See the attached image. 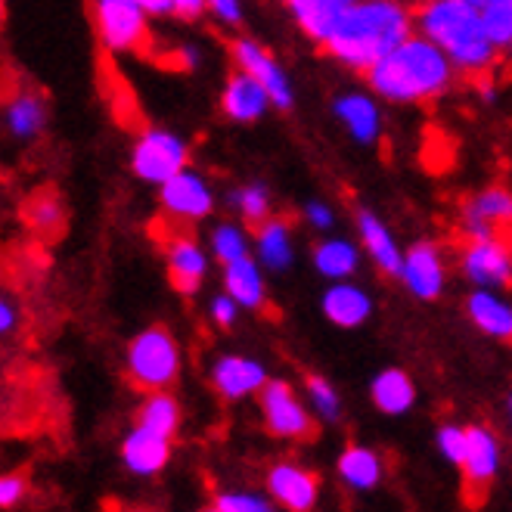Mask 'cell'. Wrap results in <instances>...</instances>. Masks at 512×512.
Listing matches in <instances>:
<instances>
[{
	"mask_svg": "<svg viewBox=\"0 0 512 512\" xmlns=\"http://www.w3.org/2000/svg\"><path fill=\"white\" fill-rule=\"evenodd\" d=\"M162 205L177 221H196L212 212V193L205 190V184L196 174L177 171L171 180L162 184Z\"/></svg>",
	"mask_w": 512,
	"mask_h": 512,
	"instance_id": "cell-11",
	"label": "cell"
},
{
	"mask_svg": "<svg viewBox=\"0 0 512 512\" xmlns=\"http://www.w3.org/2000/svg\"><path fill=\"white\" fill-rule=\"evenodd\" d=\"M360 236H364V246L370 249L373 261L385 270V274H401V255L395 249V239L388 236V230L367 212H360Z\"/></svg>",
	"mask_w": 512,
	"mask_h": 512,
	"instance_id": "cell-24",
	"label": "cell"
},
{
	"mask_svg": "<svg viewBox=\"0 0 512 512\" xmlns=\"http://www.w3.org/2000/svg\"><path fill=\"white\" fill-rule=\"evenodd\" d=\"M314 261L326 277H348L357 264V255L348 243H323Z\"/></svg>",
	"mask_w": 512,
	"mask_h": 512,
	"instance_id": "cell-32",
	"label": "cell"
},
{
	"mask_svg": "<svg viewBox=\"0 0 512 512\" xmlns=\"http://www.w3.org/2000/svg\"><path fill=\"white\" fill-rule=\"evenodd\" d=\"M44 100L38 94H28V90H22V94H16L10 100V128L16 137H35L41 134L44 128Z\"/></svg>",
	"mask_w": 512,
	"mask_h": 512,
	"instance_id": "cell-27",
	"label": "cell"
},
{
	"mask_svg": "<svg viewBox=\"0 0 512 512\" xmlns=\"http://www.w3.org/2000/svg\"><path fill=\"white\" fill-rule=\"evenodd\" d=\"M463 4H469V7H475V10H481V7L488 4V0H463Z\"/></svg>",
	"mask_w": 512,
	"mask_h": 512,
	"instance_id": "cell-45",
	"label": "cell"
},
{
	"mask_svg": "<svg viewBox=\"0 0 512 512\" xmlns=\"http://www.w3.org/2000/svg\"><path fill=\"white\" fill-rule=\"evenodd\" d=\"M357 4V0H286V7L292 10V16L298 19V25L314 41H326L329 32L336 28V22Z\"/></svg>",
	"mask_w": 512,
	"mask_h": 512,
	"instance_id": "cell-15",
	"label": "cell"
},
{
	"mask_svg": "<svg viewBox=\"0 0 512 512\" xmlns=\"http://www.w3.org/2000/svg\"><path fill=\"white\" fill-rule=\"evenodd\" d=\"M22 215H25V224L41 236H59L66 227V208L59 202V193L50 187L32 193V199L22 208Z\"/></svg>",
	"mask_w": 512,
	"mask_h": 512,
	"instance_id": "cell-20",
	"label": "cell"
},
{
	"mask_svg": "<svg viewBox=\"0 0 512 512\" xmlns=\"http://www.w3.org/2000/svg\"><path fill=\"white\" fill-rule=\"evenodd\" d=\"M339 472L354 488H373L379 481V475H382V466H379V457L373 454V450L348 447L342 454V460H339Z\"/></svg>",
	"mask_w": 512,
	"mask_h": 512,
	"instance_id": "cell-26",
	"label": "cell"
},
{
	"mask_svg": "<svg viewBox=\"0 0 512 512\" xmlns=\"http://www.w3.org/2000/svg\"><path fill=\"white\" fill-rule=\"evenodd\" d=\"M122 454H125V463L131 466V472L153 475L168 463L171 444H168V435H159V432L146 429V426H137V432L128 435Z\"/></svg>",
	"mask_w": 512,
	"mask_h": 512,
	"instance_id": "cell-16",
	"label": "cell"
},
{
	"mask_svg": "<svg viewBox=\"0 0 512 512\" xmlns=\"http://www.w3.org/2000/svg\"><path fill=\"white\" fill-rule=\"evenodd\" d=\"M239 205H243V218L249 221V227H261L267 221V193L261 187H249L239 193Z\"/></svg>",
	"mask_w": 512,
	"mask_h": 512,
	"instance_id": "cell-34",
	"label": "cell"
},
{
	"mask_svg": "<svg viewBox=\"0 0 512 512\" xmlns=\"http://www.w3.org/2000/svg\"><path fill=\"white\" fill-rule=\"evenodd\" d=\"M205 7V0H174V13L184 19H196Z\"/></svg>",
	"mask_w": 512,
	"mask_h": 512,
	"instance_id": "cell-41",
	"label": "cell"
},
{
	"mask_svg": "<svg viewBox=\"0 0 512 512\" xmlns=\"http://www.w3.org/2000/svg\"><path fill=\"white\" fill-rule=\"evenodd\" d=\"M261 410L267 429L289 438V441H311L317 435L314 423L308 419L305 407H301L292 395V388L286 382H267L261 391Z\"/></svg>",
	"mask_w": 512,
	"mask_h": 512,
	"instance_id": "cell-8",
	"label": "cell"
},
{
	"mask_svg": "<svg viewBox=\"0 0 512 512\" xmlns=\"http://www.w3.org/2000/svg\"><path fill=\"white\" fill-rule=\"evenodd\" d=\"M215 255L230 264V261H239V258H246V239L243 233H239L236 227H218L215 230Z\"/></svg>",
	"mask_w": 512,
	"mask_h": 512,
	"instance_id": "cell-33",
	"label": "cell"
},
{
	"mask_svg": "<svg viewBox=\"0 0 512 512\" xmlns=\"http://www.w3.org/2000/svg\"><path fill=\"white\" fill-rule=\"evenodd\" d=\"M146 13H156V16H165V13H174V0H140Z\"/></svg>",
	"mask_w": 512,
	"mask_h": 512,
	"instance_id": "cell-42",
	"label": "cell"
},
{
	"mask_svg": "<svg viewBox=\"0 0 512 512\" xmlns=\"http://www.w3.org/2000/svg\"><path fill=\"white\" fill-rule=\"evenodd\" d=\"M466 239H503L512 246V190L491 187L463 205Z\"/></svg>",
	"mask_w": 512,
	"mask_h": 512,
	"instance_id": "cell-6",
	"label": "cell"
},
{
	"mask_svg": "<svg viewBox=\"0 0 512 512\" xmlns=\"http://www.w3.org/2000/svg\"><path fill=\"white\" fill-rule=\"evenodd\" d=\"M323 311L336 326H357L370 314V298L354 286H336L326 292Z\"/></svg>",
	"mask_w": 512,
	"mask_h": 512,
	"instance_id": "cell-21",
	"label": "cell"
},
{
	"mask_svg": "<svg viewBox=\"0 0 512 512\" xmlns=\"http://www.w3.org/2000/svg\"><path fill=\"white\" fill-rule=\"evenodd\" d=\"M308 218H311L314 224H320V227H326L329 221H333V215H329L323 205H311V208H308Z\"/></svg>",
	"mask_w": 512,
	"mask_h": 512,
	"instance_id": "cell-43",
	"label": "cell"
},
{
	"mask_svg": "<svg viewBox=\"0 0 512 512\" xmlns=\"http://www.w3.org/2000/svg\"><path fill=\"white\" fill-rule=\"evenodd\" d=\"M308 391H311L314 404L320 407V413H323L326 419L339 416V398H336V391L329 388V382H326V379H320V376H308Z\"/></svg>",
	"mask_w": 512,
	"mask_h": 512,
	"instance_id": "cell-35",
	"label": "cell"
},
{
	"mask_svg": "<svg viewBox=\"0 0 512 512\" xmlns=\"http://www.w3.org/2000/svg\"><path fill=\"white\" fill-rule=\"evenodd\" d=\"M410 38V13L395 0H357L323 41L339 63L370 69L373 63Z\"/></svg>",
	"mask_w": 512,
	"mask_h": 512,
	"instance_id": "cell-1",
	"label": "cell"
},
{
	"mask_svg": "<svg viewBox=\"0 0 512 512\" xmlns=\"http://www.w3.org/2000/svg\"><path fill=\"white\" fill-rule=\"evenodd\" d=\"M413 385L401 370H385L376 382H373V401L379 404V410L385 413H404L413 404Z\"/></svg>",
	"mask_w": 512,
	"mask_h": 512,
	"instance_id": "cell-25",
	"label": "cell"
},
{
	"mask_svg": "<svg viewBox=\"0 0 512 512\" xmlns=\"http://www.w3.org/2000/svg\"><path fill=\"white\" fill-rule=\"evenodd\" d=\"M485 28L497 47H512V0H488L481 7Z\"/></svg>",
	"mask_w": 512,
	"mask_h": 512,
	"instance_id": "cell-31",
	"label": "cell"
},
{
	"mask_svg": "<svg viewBox=\"0 0 512 512\" xmlns=\"http://www.w3.org/2000/svg\"><path fill=\"white\" fill-rule=\"evenodd\" d=\"M416 22L426 38L450 56V63H457L460 72L469 78L491 75L497 44L488 35L481 10L463 0H429L416 10Z\"/></svg>",
	"mask_w": 512,
	"mask_h": 512,
	"instance_id": "cell-2",
	"label": "cell"
},
{
	"mask_svg": "<svg viewBox=\"0 0 512 512\" xmlns=\"http://www.w3.org/2000/svg\"><path fill=\"white\" fill-rule=\"evenodd\" d=\"M128 376L143 391H165L177 379V345L162 326L140 333L128 354Z\"/></svg>",
	"mask_w": 512,
	"mask_h": 512,
	"instance_id": "cell-4",
	"label": "cell"
},
{
	"mask_svg": "<svg viewBox=\"0 0 512 512\" xmlns=\"http://www.w3.org/2000/svg\"><path fill=\"white\" fill-rule=\"evenodd\" d=\"M258 246L270 267H286L292 258L286 221H264V227H258Z\"/></svg>",
	"mask_w": 512,
	"mask_h": 512,
	"instance_id": "cell-30",
	"label": "cell"
},
{
	"mask_svg": "<svg viewBox=\"0 0 512 512\" xmlns=\"http://www.w3.org/2000/svg\"><path fill=\"white\" fill-rule=\"evenodd\" d=\"M212 509H218V512H264L267 503L246 497V494H227V497H218Z\"/></svg>",
	"mask_w": 512,
	"mask_h": 512,
	"instance_id": "cell-37",
	"label": "cell"
},
{
	"mask_svg": "<svg viewBox=\"0 0 512 512\" xmlns=\"http://www.w3.org/2000/svg\"><path fill=\"white\" fill-rule=\"evenodd\" d=\"M177 423H180V407L174 404V398L165 395V391H153V398L140 407V426L153 429L159 435L171 438Z\"/></svg>",
	"mask_w": 512,
	"mask_h": 512,
	"instance_id": "cell-28",
	"label": "cell"
},
{
	"mask_svg": "<svg viewBox=\"0 0 512 512\" xmlns=\"http://www.w3.org/2000/svg\"><path fill=\"white\" fill-rule=\"evenodd\" d=\"M401 274L407 280V289L419 298H435L444 286V267L438 261V252L435 246H426V243L410 249Z\"/></svg>",
	"mask_w": 512,
	"mask_h": 512,
	"instance_id": "cell-18",
	"label": "cell"
},
{
	"mask_svg": "<svg viewBox=\"0 0 512 512\" xmlns=\"http://www.w3.org/2000/svg\"><path fill=\"white\" fill-rule=\"evenodd\" d=\"M168 249V280L180 295H193L205 277V258L190 239V233H180L165 243Z\"/></svg>",
	"mask_w": 512,
	"mask_h": 512,
	"instance_id": "cell-14",
	"label": "cell"
},
{
	"mask_svg": "<svg viewBox=\"0 0 512 512\" xmlns=\"http://www.w3.org/2000/svg\"><path fill=\"white\" fill-rule=\"evenodd\" d=\"M367 78L388 100H432L450 84V56L429 38H407L373 63Z\"/></svg>",
	"mask_w": 512,
	"mask_h": 512,
	"instance_id": "cell-3",
	"label": "cell"
},
{
	"mask_svg": "<svg viewBox=\"0 0 512 512\" xmlns=\"http://www.w3.org/2000/svg\"><path fill=\"white\" fill-rule=\"evenodd\" d=\"M212 379H215V388L224 398H243V395H249V391L261 388L264 370L246 357H224L215 364Z\"/></svg>",
	"mask_w": 512,
	"mask_h": 512,
	"instance_id": "cell-19",
	"label": "cell"
},
{
	"mask_svg": "<svg viewBox=\"0 0 512 512\" xmlns=\"http://www.w3.org/2000/svg\"><path fill=\"white\" fill-rule=\"evenodd\" d=\"M466 274L478 283H512V246L503 239H466Z\"/></svg>",
	"mask_w": 512,
	"mask_h": 512,
	"instance_id": "cell-10",
	"label": "cell"
},
{
	"mask_svg": "<svg viewBox=\"0 0 512 512\" xmlns=\"http://www.w3.org/2000/svg\"><path fill=\"white\" fill-rule=\"evenodd\" d=\"M184 162H187V149L180 140H174L171 134H162V131H146L140 140H137V149H134V171L143 177V180H171L177 171H184Z\"/></svg>",
	"mask_w": 512,
	"mask_h": 512,
	"instance_id": "cell-9",
	"label": "cell"
},
{
	"mask_svg": "<svg viewBox=\"0 0 512 512\" xmlns=\"http://www.w3.org/2000/svg\"><path fill=\"white\" fill-rule=\"evenodd\" d=\"M339 115H342V122L351 128V134L357 140H373L376 131H379L376 109L364 97H345V100H339Z\"/></svg>",
	"mask_w": 512,
	"mask_h": 512,
	"instance_id": "cell-29",
	"label": "cell"
},
{
	"mask_svg": "<svg viewBox=\"0 0 512 512\" xmlns=\"http://www.w3.org/2000/svg\"><path fill=\"white\" fill-rule=\"evenodd\" d=\"M227 292L246 308H264L267 298H264V286L258 277V267L249 258H239L227 264Z\"/></svg>",
	"mask_w": 512,
	"mask_h": 512,
	"instance_id": "cell-23",
	"label": "cell"
},
{
	"mask_svg": "<svg viewBox=\"0 0 512 512\" xmlns=\"http://www.w3.org/2000/svg\"><path fill=\"white\" fill-rule=\"evenodd\" d=\"M267 100H270L267 87L258 78H252L249 72H243L227 81L221 106L233 122H255V118L264 112Z\"/></svg>",
	"mask_w": 512,
	"mask_h": 512,
	"instance_id": "cell-17",
	"label": "cell"
},
{
	"mask_svg": "<svg viewBox=\"0 0 512 512\" xmlns=\"http://www.w3.org/2000/svg\"><path fill=\"white\" fill-rule=\"evenodd\" d=\"M140 0H100L94 16H97V32L109 50H137L149 53V25L143 16Z\"/></svg>",
	"mask_w": 512,
	"mask_h": 512,
	"instance_id": "cell-5",
	"label": "cell"
},
{
	"mask_svg": "<svg viewBox=\"0 0 512 512\" xmlns=\"http://www.w3.org/2000/svg\"><path fill=\"white\" fill-rule=\"evenodd\" d=\"M22 494H25V481H22V478L7 475L4 481H0V503H4V506L19 503V500H22Z\"/></svg>",
	"mask_w": 512,
	"mask_h": 512,
	"instance_id": "cell-38",
	"label": "cell"
},
{
	"mask_svg": "<svg viewBox=\"0 0 512 512\" xmlns=\"http://www.w3.org/2000/svg\"><path fill=\"white\" fill-rule=\"evenodd\" d=\"M509 407H512V404H509Z\"/></svg>",
	"mask_w": 512,
	"mask_h": 512,
	"instance_id": "cell-46",
	"label": "cell"
},
{
	"mask_svg": "<svg viewBox=\"0 0 512 512\" xmlns=\"http://www.w3.org/2000/svg\"><path fill=\"white\" fill-rule=\"evenodd\" d=\"M460 469H463V503L475 509L485 503L497 472V438L481 426L466 429V457Z\"/></svg>",
	"mask_w": 512,
	"mask_h": 512,
	"instance_id": "cell-7",
	"label": "cell"
},
{
	"mask_svg": "<svg viewBox=\"0 0 512 512\" xmlns=\"http://www.w3.org/2000/svg\"><path fill=\"white\" fill-rule=\"evenodd\" d=\"M233 295H227V298H215V305H212V317H215V323H221V326H230L233 323V317H236V305H233Z\"/></svg>",
	"mask_w": 512,
	"mask_h": 512,
	"instance_id": "cell-39",
	"label": "cell"
},
{
	"mask_svg": "<svg viewBox=\"0 0 512 512\" xmlns=\"http://www.w3.org/2000/svg\"><path fill=\"white\" fill-rule=\"evenodd\" d=\"M438 441H441V450H444V454L460 466V463H463V457H466V429L447 426V429H441Z\"/></svg>",
	"mask_w": 512,
	"mask_h": 512,
	"instance_id": "cell-36",
	"label": "cell"
},
{
	"mask_svg": "<svg viewBox=\"0 0 512 512\" xmlns=\"http://www.w3.org/2000/svg\"><path fill=\"white\" fill-rule=\"evenodd\" d=\"M0 320H4V323H0V326H4V333H7V329H13V305H10V301H4V308H0Z\"/></svg>",
	"mask_w": 512,
	"mask_h": 512,
	"instance_id": "cell-44",
	"label": "cell"
},
{
	"mask_svg": "<svg viewBox=\"0 0 512 512\" xmlns=\"http://www.w3.org/2000/svg\"><path fill=\"white\" fill-rule=\"evenodd\" d=\"M267 488L270 494H274L286 509H295V512H305L317 503V478L305 469H298V466H274L267 475Z\"/></svg>",
	"mask_w": 512,
	"mask_h": 512,
	"instance_id": "cell-13",
	"label": "cell"
},
{
	"mask_svg": "<svg viewBox=\"0 0 512 512\" xmlns=\"http://www.w3.org/2000/svg\"><path fill=\"white\" fill-rule=\"evenodd\" d=\"M230 50H233V59H236V63L243 66V72H249L252 78H258V81L267 87L270 103H277L280 109H289L292 94H289L286 75L277 69L274 59H270L261 47H255L252 41H233Z\"/></svg>",
	"mask_w": 512,
	"mask_h": 512,
	"instance_id": "cell-12",
	"label": "cell"
},
{
	"mask_svg": "<svg viewBox=\"0 0 512 512\" xmlns=\"http://www.w3.org/2000/svg\"><path fill=\"white\" fill-rule=\"evenodd\" d=\"M469 317L485 329L488 336L512 342V308H506L503 301H497L488 292H478L469 298Z\"/></svg>",
	"mask_w": 512,
	"mask_h": 512,
	"instance_id": "cell-22",
	"label": "cell"
},
{
	"mask_svg": "<svg viewBox=\"0 0 512 512\" xmlns=\"http://www.w3.org/2000/svg\"><path fill=\"white\" fill-rule=\"evenodd\" d=\"M208 7H212L224 22H239V4L236 0H205Z\"/></svg>",
	"mask_w": 512,
	"mask_h": 512,
	"instance_id": "cell-40",
	"label": "cell"
}]
</instances>
